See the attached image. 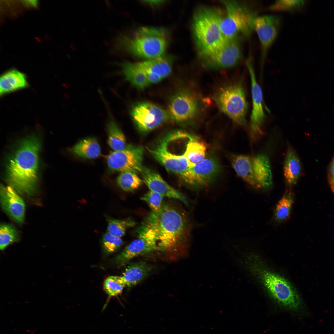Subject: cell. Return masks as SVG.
Listing matches in <instances>:
<instances>
[{"instance_id":"obj_1","label":"cell","mask_w":334,"mask_h":334,"mask_svg":"<svg viewBox=\"0 0 334 334\" xmlns=\"http://www.w3.org/2000/svg\"><path fill=\"white\" fill-rule=\"evenodd\" d=\"M141 225L154 237L159 250L186 251L188 247L192 225L181 209L163 203L161 209L151 212Z\"/></svg>"},{"instance_id":"obj_2","label":"cell","mask_w":334,"mask_h":334,"mask_svg":"<svg viewBox=\"0 0 334 334\" xmlns=\"http://www.w3.org/2000/svg\"><path fill=\"white\" fill-rule=\"evenodd\" d=\"M41 147L39 139L30 135L20 141L8 159L7 180L21 193L30 194L36 188Z\"/></svg>"},{"instance_id":"obj_3","label":"cell","mask_w":334,"mask_h":334,"mask_svg":"<svg viewBox=\"0 0 334 334\" xmlns=\"http://www.w3.org/2000/svg\"><path fill=\"white\" fill-rule=\"evenodd\" d=\"M233 261L254 275L278 304L291 310L299 309L302 301L296 289L285 277L268 268L257 255L251 252L237 254Z\"/></svg>"},{"instance_id":"obj_4","label":"cell","mask_w":334,"mask_h":334,"mask_svg":"<svg viewBox=\"0 0 334 334\" xmlns=\"http://www.w3.org/2000/svg\"><path fill=\"white\" fill-rule=\"evenodd\" d=\"M117 45L122 47L134 55L148 59L162 56L168 44L165 30L157 27L139 28L130 36H119Z\"/></svg>"},{"instance_id":"obj_5","label":"cell","mask_w":334,"mask_h":334,"mask_svg":"<svg viewBox=\"0 0 334 334\" xmlns=\"http://www.w3.org/2000/svg\"><path fill=\"white\" fill-rule=\"evenodd\" d=\"M222 15L215 7L202 6L196 10L192 28L199 54L214 50L221 47L227 41L220 28Z\"/></svg>"},{"instance_id":"obj_6","label":"cell","mask_w":334,"mask_h":334,"mask_svg":"<svg viewBox=\"0 0 334 334\" xmlns=\"http://www.w3.org/2000/svg\"><path fill=\"white\" fill-rule=\"evenodd\" d=\"M226 13L222 15L220 26L227 41L249 36L254 30V23L257 16L247 5L236 1H222Z\"/></svg>"},{"instance_id":"obj_7","label":"cell","mask_w":334,"mask_h":334,"mask_svg":"<svg viewBox=\"0 0 334 334\" xmlns=\"http://www.w3.org/2000/svg\"><path fill=\"white\" fill-rule=\"evenodd\" d=\"M218 108L233 121L246 124L248 104L244 88L239 83L227 84L219 88L214 96Z\"/></svg>"},{"instance_id":"obj_8","label":"cell","mask_w":334,"mask_h":334,"mask_svg":"<svg viewBox=\"0 0 334 334\" xmlns=\"http://www.w3.org/2000/svg\"><path fill=\"white\" fill-rule=\"evenodd\" d=\"M196 90L183 88L172 97L168 106V113L174 121L181 123H193L202 116L204 103Z\"/></svg>"},{"instance_id":"obj_9","label":"cell","mask_w":334,"mask_h":334,"mask_svg":"<svg viewBox=\"0 0 334 334\" xmlns=\"http://www.w3.org/2000/svg\"><path fill=\"white\" fill-rule=\"evenodd\" d=\"M163 137L154 146L147 148L153 157L168 170L178 175L188 186L191 177V171L188 161L184 156L177 153L172 148L166 139Z\"/></svg>"},{"instance_id":"obj_10","label":"cell","mask_w":334,"mask_h":334,"mask_svg":"<svg viewBox=\"0 0 334 334\" xmlns=\"http://www.w3.org/2000/svg\"><path fill=\"white\" fill-rule=\"evenodd\" d=\"M239 39L228 40L214 50L199 54L204 65L212 69L226 68L235 65L242 55Z\"/></svg>"},{"instance_id":"obj_11","label":"cell","mask_w":334,"mask_h":334,"mask_svg":"<svg viewBox=\"0 0 334 334\" xmlns=\"http://www.w3.org/2000/svg\"><path fill=\"white\" fill-rule=\"evenodd\" d=\"M143 155L141 147L128 145L124 149L110 153L107 157V165L114 171L140 173L143 167Z\"/></svg>"},{"instance_id":"obj_12","label":"cell","mask_w":334,"mask_h":334,"mask_svg":"<svg viewBox=\"0 0 334 334\" xmlns=\"http://www.w3.org/2000/svg\"><path fill=\"white\" fill-rule=\"evenodd\" d=\"M132 118L139 130L147 132L154 130L163 124L168 115L161 107L148 102H139L132 107Z\"/></svg>"},{"instance_id":"obj_13","label":"cell","mask_w":334,"mask_h":334,"mask_svg":"<svg viewBox=\"0 0 334 334\" xmlns=\"http://www.w3.org/2000/svg\"><path fill=\"white\" fill-rule=\"evenodd\" d=\"M281 22L280 16L275 15L257 16L255 19L254 29L260 41L262 63L264 61L268 50L277 37Z\"/></svg>"},{"instance_id":"obj_14","label":"cell","mask_w":334,"mask_h":334,"mask_svg":"<svg viewBox=\"0 0 334 334\" xmlns=\"http://www.w3.org/2000/svg\"><path fill=\"white\" fill-rule=\"evenodd\" d=\"M138 237L126 247L116 257L119 265H124L138 256L159 250L154 236L148 230L139 227L137 230Z\"/></svg>"},{"instance_id":"obj_15","label":"cell","mask_w":334,"mask_h":334,"mask_svg":"<svg viewBox=\"0 0 334 334\" xmlns=\"http://www.w3.org/2000/svg\"><path fill=\"white\" fill-rule=\"evenodd\" d=\"M251 81L252 109L250 116V127L252 135L255 138L262 134V127L265 116L263 108L262 90L257 83L252 64L249 60L247 63Z\"/></svg>"},{"instance_id":"obj_16","label":"cell","mask_w":334,"mask_h":334,"mask_svg":"<svg viewBox=\"0 0 334 334\" xmlns=\"http://www.w3.org/2000/svg\"><path fill=\"white\" fill-rule=\"evenodd\" d=\"M0 201L2 210L11 219L19 224L23 223L25 211V203L14 189L10 186L1 185Z\"/></svg>"},{"instance_id":"obj_17","label":"cell","mask_w":334,"mask_h":334,"mask_svg":"<svg viewBox=\"0 0 334 334\" xmlns=\"http://www.w3.org/2000/svg\"><path fill=\"white\" fill-rule=\"evenodd\" d=\"M195 180V190L208 186L219 173L221 166L215 156L210 154L202 161L191 167Z\"/></svg>"},{"instance_id":"obj_18","label":"cell","mask_w":334,"mask_h":334,"mask_svg":"<svg viewBox=\"0 0 334 334\" xmlns=\"http://www.w3.org/2000/svg\"><path fill=\"white\" fill-rule=\"evenodd\" d=\"M141 174L143 181L150 190L157 192L164 197L178 200L186 206L188 202L181 193L166 182L156 172L143 167Z\"/></svg>"},{"instance_id":"obj_19","label":"cell","mask_w":334,"mask_h":334,"mask_svg":"<svg viewBox=\"0 0 334 334\" xmlns=\"http://www.w3.org/2000/svg\"><path fill=\"white\" fill-rule=\"evenodd\" d=\"M252 158L253 170L258 188L268 190L272 184V174L270 161L263 154H259Z\"/></svg>"},{"instance_id":"obj_20","label":"cell","mask_w":334,"mask_h":334,"mask_svg":"<svg viewBox=\"0 0 334 334\" xmlns=\"http://www.w3.org/2000/svg\"><path fill=\"white\" fill-rule=\"evenodd\" d=\"M28 86L27 78L23 73L15 69L4 73L0 79L1 96L25 88Z\"/></svg>"},{"instance_id":"obj_21","label":"cell","mask_w":334,"mask_h":334,"mask_svg":"<svg viewBox=\"0 0 334 334\" xmlns=\"http://www.w3.org/2000/svg\"><path fill=\"white\" fill-rule=\"evenodd\" d=\"M301 171L298 157L293 149L289 146L286 151L284 166V176L288 186H291L297 183Z\"/></svg>"},{"instance_id":"obj_22","label":"cell","mask_w":334,"mask_h":334,"mask_svg":"<svg viewBox=\"0 0 334 334\" xmlns=\"http://www.w3.org/2000/svg\"><path fill=\"white\" fill-rule=\"evenodd\" d=\"M170 57L163 55L137 63L144 71L156 75L163 79L169 76L172 69Z\"/></svg>"},{"instance_id":"obj_23","label":"cell","mask_w":334,"mask_h":334,"mask_svg":"<svg viewBox=\"0 0 334 334\" xmlns=\"http://www.w3.org/2000/svg\"><path fill=\"white\" fill-rule=\"evenodd\" d=\"M233 167L237 174L249 185L258 188L255 179L252 158L248 156H234L232 160Z\"/></svg>"},{"instance_id":"obj_24","label":"cell","mask_w":334,"mask_h":334,"mask_svg":"<svg viewBox=\"0 0 334 334\" xmlns=\"http://www.w3.org/2000/svg\"><path fill=\"white\" fill-rule=\"evenodd\" d=\"M152 270L151 266L143 262L133 263L125 269L122 277L126 286H135L145 278Z\"/></svg>"},{"instance_id":"obj_25","label":"cell","mask_w":334,"mask_h":334,"mask_svg":"<svg viewBox=\"0 0 334 334\" xmlns=\"http://www.w3.org/2000/svg\"><path fill=\"white\" fill-rule=\"evenodd\" d=\"M71 151L77 156L86 159H95L101 153L100 145L94 137L81 139L72 147Z\"/></svg>"},{"instance_id":"obj_26","label":"cell","mask_w":334,"mask_h":334,"mask_svg":"<svg viewBox=\"0 0 334 334\" xmlns=\"http://www.w3.org/2000/svg\"><path fill=\"white\" fill-rule=\"evenodd\" d=\"M121 66L126 79L135 86L143 89L150 84L145 71L137 63L124 62Z\"/></svg>"},{"instance_id":"obj_27","label":"cell","mask_w":334,"mask_h":334,"mask_svg":"<svg viewBox=\"0 0 334 334\" xmlns=\"http://www.w3.org/2000/svg\"><path fill=\"white\" fill-rule=\"evenodd\" d=\"M205 145L196 138L191 137L186 145L184 155L192 167L202 161L207 156Z\"/></svg>"},{"instance_id":"obj_28","label":"cell","mask_w":334,"mask_h":334,"mask_svg":"<svg viewBox=\"0 0 334 334\" xmlns=\"http://www.w3.org/2000/svg\"><path fill=\"white\" fill-rule=\"evenodd\" d=\"M294 201V195L289 190L285 192L275 207L273 219L275 222L281 223L289 217Z\"/></svg>"},{"instance_id":"obj_29","label":"cell","mask_w":334,"mask_h":334,"mask_svg":"<svg viewBox=\"0 0 334 334\" xmlns=\"http://www.w3.org/2000/svg\"><path fill=\"white\" fill-rule=\"evenodd\" d=\"M109 116L107 125L108 144L114 151L124 149L127 146L125 136L112 116Z\"/></svg>"},{"instance_id":"obj_30","label":"cell","mask_w":334,"mask_h":334,"mask_svg":"<svg viewBox=\"0 0 334 334\" xmlns=\"http://www.w3.org/2000/svg\"><path fill=\"white\" fill-rule=\"evenodd\" d=\"M20 234L17 229L12 225L1 223L0 226V249L4 250L12 243L18 242Z\"/></svg>"},{"instance_id":"obj_31","label":"cell","mask_w":334,"mask_h":334,"mask_svg":"<svg viewBox=\"0 0 334 334\" xmlns=\"http://www.w3.org/2000/svg\"><path fill=\"white\" fill-rule=\"evenodd\" d=\"M116 181L122 190L127 192L135 191L140 186L142 182L136 173L131 172L121 173Z\"/></svg>"},{"instance_id":"obj_32","label":"cell","mask_w":334,"mask_h":334,"mask_svg":"<svg viewBox=\"0 0 334 334\" xmlns=\"http://www.w3.org/2000/svg\"><path fill=\"white\" fill-rule=\"evenodd\" d=\"M107 221L108 232L114 236L120 238L125 234L127 229L133 227L136 224L135 222L130 218L123 219L108 218Z\"/></svg>"},{"instance_id":"obj_33","label":"cell","mask_w":334,"mask_h":334,"mask_svg":"<svg viewBox=\"0 0 334 334\" xmlns=\"http://www.w3.org/2000/svg\"><path fill=\"white\" fill-rule=\"evenodd\" d=\"M125 287L121 276H109L105 280L103 284L104 290L110 297L118 295Z\"/></svg>"},{"instance_id":"obj_34","label":"cell","mask_w":334,"mask_h":334,"mask_svg":"<svg viewBox=\"0 0 334 334\" xmlns=\"http://www.w3.org/2000/svg\"><path fill=\"white\" fill-rule=\"evenodd\" d=\"M304 3L303 0H278L273 2L269 9L272 11L291 12L299 8Z\"/></svg>"},{"instance_id":"obj_35","label":"cell","mask_w":334,"mask_h":334,"mask_svg":"<svg viewBox=\"0 0 334 334\" xmlns=\"http://www.w3.org/2000/svg\"><path fill=\"white\" fill-rule=\"evenodd\" d=\"M123 244V242L120 237L114 236L108 232L106 233L102 237V248L108 254L114 252Z\"/></svg>"},{"instance_id":"obj_36","label":"cell","mask_w":334,"mask_h":334,"mask_svg":"<svg viewBox=\"0 0 334 334\" xmlns=\"http://www.w3.org/2000/svg\"><path fill=\"white\" fill-rule=\"evenodd\" d=\"M164 197L157 192L149 190L142 196L140 199L148 204L151 212H156L161 209L162 206Z\"/></svg>"},{"instance_id":"obj_37","label":"cell","mask_w":334,"mask_h":334,"mask_svg":"<svg viewBox=\"0 0 334 334\" xmlns=\"http://www.w3.org/2000/svg\"><path fill=\"white\" fill-rule=\"evenodd\" d=\"M328 176L329 184L333 191H334V158L329 168Z\"/></svg>"},{"instance_id":"obj_38","label":"cell","mask_w":334,"mask_h":334,"mask_svg":"<svg viewBox=\"0 0 334 334\" xmlns=\"http://www.w3.org/2000/svg\"><path fill=\"white\" fill-rule=\"evenodd\" d=\"M145 72L149 84L158 83L161 81L163 79L161 77L156 75L145 71Z\"/></svg>"},{"instance_id":"obj_39","label":"cell","mask_w":334,"mask_h":334,"mask_svg":"<svg viewBox=\"0 0 334 334\" xmlns=\"http://www.w3.org/2000/svg\"><path fill=\"white\" fill-rule=\"evenodd\" d=\"M146 3L151 5H157L161 3L162 1L161 0H151L145 1Z\"/></svg>"},{"instance_id":"obj_40","label":"cell","mask_w":334,"mask_h":334,"mask_svg":"<svg viewBox=\"0 0 334 334\" xmlns=\"http://www.w3.org/2000/svg\"><path fill=\"white\" fill-rule=\"evenodd\" d=\"M29 2H26L27 4L29 5H31L32 6H35L36 5V2H35V1H28Z\"/></svg>"},{"instance_id":"obj_41","label":"cell","mask_w":334,"mask_h":334,"mask_svg":"<svg viewBox=\"0 0 334 334\" xmlns=\"http://www.w3.org/2000/svg\"><path fill=\"white\" fill-rule=\"evenodd\" d=\"M333 192L334 193V191Z\"/></svg>"}]
</instances>
